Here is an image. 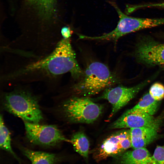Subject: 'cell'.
I'll return each mask as SVG.
<instances>
[{
  "label": "cell",
  "instance_id": "cell-11",
  "mask_svg": "<svg viewBox=\"0 0 164 164\" xmlns=\"http://www.w3.org/2000/svg\"><path fill=\"white\" fill-rule=\"evenodd\" d=\"M161 122L160 119L157 118L151 125L130 129L132 147L133 149L145 147L155 140Z\"/></svg>",
  "mask_w": 164,
  "mask_h": 164
},
{
  "label": "cell",
  "instance_id": "cell-16",
  "mask_svg": "<svg viewBox=\"0 0 164 164\" xmlns=\"http://www.w3.org/2000/svg\"><path fill=\"white\" fill-rule=\"evenodd\" d=\"M0 139L1 149L9 152L18 161H19L18 158L12 149L10 134L4 123L2 115H1L0 118Z\"/></svg>",
  "mask_w": 164,
  "mask_h": 164
},
{
  "label": "cell",
  "instance_id": "cell-7",
  "mask_svg": "<svg viewBox=\"0 0 164 164\" xmlns=\"http://www.w3.org/2000/svg\"><path fill=\"white\" fill-rule=\"evenodd\" d=\"M131 147L129 130H121L111 135L103 142L94 157L100 161L116 155Z\"/></svg>",
  "mask_w": 164,
  "mask_h": 164
},
{
  "label": "cell",
  "instance_id": "cell-4",
  "mask_svg": "<svg viewBox=\"0 0 164 164\" xmlns=\"http://www.w3.org/2000/svg\"><path fill=\"white\" fill-rule=\"evenodd\" d=\"M117 12L119 20L116 28L111 32L98 36H91V40H112L116 42L128 33L164 24V18H143L132 17L124 13L116 4L110 2Z\"/></svg>",
  "mask_w": 164,
  "mask_h": 164
},
{
  "label": "cell",
  "instance_id": "cell-2",
  "mask_svg": "<svg viewBox=\"0 0 164 164\" xmlns=\"http://www.w3.org/2000/svg\"><path fill=\"white\" fill-rule=\"evenodd\" d=\"M80 79L73 89L76 93L84 97L97 94L118 81L116 75L108 67L98 62L90 64Z\"/></svg>",
  "mask_w": 164,
  "mask_h": 164
},
{
  "label": "cell",
  "instance_id": "cell-1",
  "mask_svg": "<svg viewBox=\"0 0 164 164\" xmlns=\"http://www.w3.org/2000/svg\"><path fill=\"white\" fill-rule=\"evenodd\" d=\"M70 38H62L50 53L37 57L13 55L12 63H5L0 75L2 83L56 81L62 75L70 73L79 79L84 71L77 62Z\"/></svg>",
  "mask_w": 164,
  "mask_h": 164
},
{
  "label": "cell",
  "instance_id": "cell-10",
  "mask_svg": "<svg viewBox=\"0 0 164 164\" xmlns=\"http://www.w3.org/2000/svg\"><path fill=\"white\" fill-rule=\"evenodd\" d=\"M157 119L153 116L130 109L111 124L110 128L111 129L139 128L151 125Z\"/></svg>",
  "mask_w": 164,
  "mask_h": 164
},
{
  "label": "cell",
  "instance_id": "cell-14",
  "mask_svg": "<svg viewBox=\"0 0 164 164\" xmlns=\"http://www.w3.org/2000/svg\"><path fill=\"white\" fill-rule=\"evenodd\" d=\"M158 101L155 100L148 93L144 95L138 103L131 109L153 116L158 109Z\"/></svg>",
  "mask_w": 164,
  "mask_h": 164
},
{
  "label": "cell",
  "instance_id": "cell-5",
  "mask_svg": "<svg viewBox=\"0 0 164 164\" xmlns=\"http://www.w3.org/2000/svg\"><path fill=\"white\" fill-rule=\"evenodd\" d=\"M63 109L66 116L75 123L91 124L102 113V107L87 97H73L65 102Z\"/></svg>",
  "mask_w": 164,
  "mask_h": 164
},
{
  "label": "cell",
  "instance_id": "cell-19",
  "mask_svg": "<svg viewBox=\"0 0 164 164\" xmlns=\"http://www.w3.org/2000/svg\"><path fill=\"white\" fill-rule=\"evenodd\" d=\"M73 31L70 27L68 26L63 27L60 30V35L62 38L67 39L70 38Z\"/></svg>",
  "mask_w": 164,
  "mask_h": 164
},
{
  "label": "cell",
  "instance_id": "cell-12",
  "mask_svg": "<svg viewBox=\"0 0 164 164\" xmlns=\"http://www.w3.org/2000/svg\"><path fill=\"white\" fill-rule=\"evenodd\" d=\"M121 160L122 164H157L145 147L125 152L122 155Z\"/></svg>",
  "mask_w": 164,
  "mask_h": 164
},
{
  "label": "cell",
  "instance_id": "cell-3",
  "mask_svg": "<svg viewBox=\"0 0 164 164\" xmlns=\"http://www.w3.org/2000/svg\"><path fill=\"white\" fill-rule=\"evenodd\" d=\"M3 104L8 111L25 122L38 123L43 119L37 99L26 90L18 89L6 93Z\"/></svg>",
  "mask_w": 164,
  "mask_h": 164
},
{
  "label": "cell",
  "instance_id": "cell-20",
  "mask_svg": "<svg viewBox=\"0 0 164 164\" xmlns=\"http://www.w3.org/2000/svg\"><path fill=\"white\" fill-rule=\"evenodd\" d=\"M143 7L144 8H157L164 9V2L159 3H151L144 4Z\"/></svg>",
  "mask_w": 164,
  "mask_h": 164
},
{
  "label": "cell",
  "instance_id": "cell-21",
  "mask_svg": "<svg viewBox=\"0 0 164 164\" xmlns=\"http://www.w3.org/2000/svg\"><path fill=\"white\" fill-rule=\"evenodd\" d=\"M29 0L31 1H36L37 0Z\"/></svg>",
  "mask_w": 164,
  "mask_h": 164
},
{
  "label": "cell",
  "instance_id": "cell-15",
  "mask_svg": "<svg viewBox=\"0 0 164 164\" xmlns=\"http://www.w3.org/2000/svg\"><path fill=\"white\" fill-rule=\"evenodd\" d=\"M75 150L85 158L88 156L89 148V140L82 132H78L74 134L70 140Z\"/></svg>",
  "mask_w": 164,
  "mask_h": 164
},
{
  "label": "cell",
  "instance_id": "cell-8",
  "mask_svg": "<svg viewBox=\"0 0 164 164\" xmlns=\"http://www.w3.org/2000/svg\"><path fill=\"white\" fill-rule=\"evenodd\" d=\"M147 83L145 81L132 87L119 86L105 90L101 97L107 100L112 106L109 118L126 105Z\"/></svg>",
  "mask_w": 164,
  "mask_h": 164
},
{
  "label": "cell",
  "instance_id": "cell-18",
  "mask_svg": "<svg viewBox=\"0 0 164 164\" xmlns=\"http://www.w3.org/2000/svg\"><path fill=\"white\" fill-rule=\"evenodd\" d=\"M152 156L157 164H164V145L157 146Z\"/></svg>",
  "mask_w": 164,
  "mask_h": 164
},
{
  "label": "cell",
  "instance_id": "cell-17",
  "mask_svg": "<svg viewBox=\"0 0 164 164\" xmlns=\"http://www.w3.org/2000/svg\"><path fill=\"white\" fill-rule=\"evenodd\" d=\"M149 93L155 100L159 101L164 98V86L159 83H155L151 86Z\"/></svg>",
  "mask_w": 164,
  "mask_h": 164
},
{
  "label": "cell",
  "instance_id": "cell-13",
  "mask_svg": "<svg viewBox=\"0 0 164 164\" xmlns=\"http://www.w3.org/2000/svg\"><path fill=\"white\" fill-rule=\"evenodd\" d=\"M22 151L30 160L31 164H54L56 160V155L53 153L35 151L25 148L22 149Z\"/></svg>",
  "mask_w": 164,
  "mask_h": 164
},
{
  "label": "cell",
  "instance_id": "cell-9",
  "mask_svg": "<svg viewBox=\"0 0 164 164\" xmlns=\"http://www.w3.org/2000/svg\"><path fill=\"white\" fill-rule=\"evenodd\" d=\"M135 56L139 61L146 64L164 65V44L151 40L142 42L137 47Z\"/></svg>",
  "mask_w": 164,
  "mask_h": 164
},
{
  "label": "cell",
  "instance_id": "cell-6",
  "mask_svg": "<svg viewBox=\"0 0 164 164\" xmlns=\"http://www.w3.org/2000/svg\"><path fill=\"white\" fill-rule=\"evenodd\" d=\"M25 127L27 139L34 144L49 146L62 142H70L55 125L25 121Z\"/></svg>",
  "mask_w": 164,
  "mask_h": 164
}]
</instances>
